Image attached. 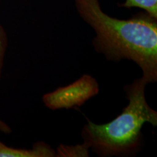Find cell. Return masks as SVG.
<instances>
[{
  "mask_svg": "<svg viewBox=\"0 0 157 157\" xmlns=\"http://www.w3.org/2000/svg\"><path fill=\"white\" fill-rule=\"evenodd\" d=\"M119 6L126 8L138 7L157 19V0H125L124 2Z\"/></svg>",
  "mask_w": 157,
  "mask_h": 157,
  "instance_id": "6",
  "label": "cell"
},
{
  "mask_svg": "<svg viewBox=\"0 0 157 157\" xmlns=\"http://www.w3.org/2000/svg\"><path fill=\"white\" fill-rule=\"evenodd\" d=\"M98 92L99 87L95 78L85 74L69 85L45 94L42 101L45 106L50 109H68L81 106Z\"/></svg>",
  "mask_w": 157,
  "mask_h": 157,
  "instance_id": "3",
  "label": "cell"
},
{
  "mask_svg": "<svg viewBox=\"0 0 157 157\" xmlns=\"http://www.w3.org/2000/svg\"><path fill=\"white\" fill-rule=\"evenodd\" d=\"M89 149L84 143L76 146L60 145L57 149L56 156H89Z\"/></svg>",
  "mask_w": 157,
  "mask_h": 157,
  "instance_id": "7",
  "label": "cell"
},
{
  "mask_svg": "<svg viewBox=\"0 0 157 157\" xmlns=\"http://www.w3.org/2000/svg\"><path fill=\"white\" fill-rule=\"evenodd\" d=\"M147 84L146 80L139 78L124 86L128 105L113 120L98 124L88 119L82 131L83 143L100 156L135 154L142 146L144 124L157 126V112L146 99Z\"/></svg>",
  "mask_w": 157,
  "mask_h": 157,
  "instance_id": "2",
  "label": "cell"
},
{
  "mask_svg": "<svg viewBox=\"0 0 157 157\" xmlns=\"http://www.w3.org/2000/svg\"><path fill=\"white\" fill-rule=\"evenodd\" d=\"M82 18L95 31L93 45L110 61L135 62L149 83L157 81V19L140 13L120 20L102 10L98 0H74Z\"/></svg>",
  "mask_w": 157,
  "mask_h": 157,
  "instance_id": "1",
  "label": "cell"
},
{
  "mask_svg": "<svg viewBox=\"0 0 157 157\" xmlns=\"http://www.w3.org/2000/svg\"><path fill=\"white\" fill-rule=\"evenodd\" d=\"M56 151L44 142H36L32 148H16L7 146L0 140V157H52Z\"/></svg>",
  "mask_w": 157,
  "mask_h": 157,
  "instance_id": "4",
  "label": "cell"
},
{
  "mask_svg": "<svg viewBox=\"0 0 157 157\" xmlns=\"http://www.w3.org/2000/svg\"><path fill=\"white\" fill-rule=\"evenodd\" d=\"M7 46H8L7 35L6 34L2 25L0 24V80H1L2 77L4 60H5ZM0 132L5 133V134H10V133L12 132V129L10 128V127L1 119H0Z\"/></svg>",
  "mask_w": 157,
  "mask_h": 157,
  "instance_id": "5",
  "label": "cell"
}]
</instances>
